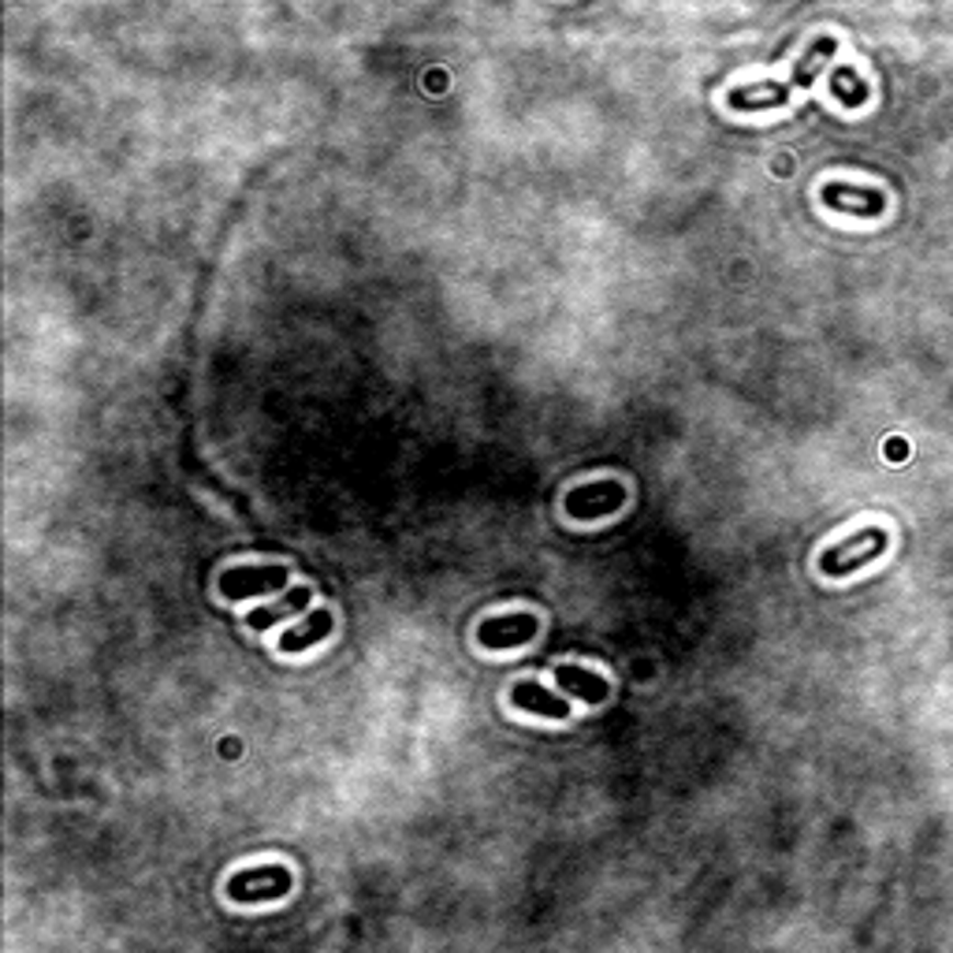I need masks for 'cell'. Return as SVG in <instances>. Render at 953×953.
<instances>
[{"label":"cell","instance_id":"6da1fadb","mask_svg":"<svg viewBox=\"0 0 953 953\" xmlns=\"http://www.w3.org/2000/svg\"><path fill=\"white\" fill-rule=\"evenodd\" d=\"M838 53V37L835 34H819L801 60L794 64V75L786 82H749V87H734L726 93V105L734 112H760V109H782L790 101V93L801 90V87H813L816 75L835 60Z\"/></svg>","mask_w":953,"mask_h":953},{"label":"cell","instance_id":"7a4b0ae2","mask_svg":"<svg viewBox=\"0 0 953 953\" xmlns=\"http://www.w3.org/2000/svg\"><path fill=\"white\" fill-rule=\"evenodd\" d=\"M886 544H890V536H886V530H880V525L856 530L853 536H846L842 544L827 547V552L819 555V574H824V578H849L853 570L880 559Z\"/></svg>","mask_w":953,"mask_h":953},{"label":"cell","instance_id":"3957f363","mask_svg":"<svg viewBox=\"0 0 953 953\" xmlns=\"http://www.w3.org/2000/svg\"><path fill=\"white\" fill-rule=\"evenodd\" d=\"M291 872L283 864H261V867H247V872L231 875L228 880V898L239 905H253V901H276L283 894H291Z\"/></svg>","mask_w":953,"mask_h":953},{"label":"cell","instance_id":"277c9868","mask_svg":"<svg viewBox=\"0 0 953 953\" xmlns=\"http://www.w3.org/2000/svg\"><path fill=\"white\" fill-rule=\"evenodd\" d=\"M563 507H566V514L578 518V522L608 518V514H615L619 507H626V485H622V480H597V485L570 488V492L563 496Z\"/></svg>","mask_w":953,"mask_h":953},{"label":"cell","instance_id":"5b68a950","mask_svg":"<svg viewBox=\"0 0 953 953\" xmlns=\"http://www.w3.org/2000/svg\"><path fill=\"white\" fill-rule=\"evenodd\" d=\"M287 585V566L269 563V566H231L220 574V597L224 600H247L261 597V592L283 589Z\"/></svg>","mask_w":953,"mask_h":953},{"label":"cell","instance_id":"8992f818","mask_svg":"<svg viewBox=\"0 0 953 953\" xmlns=\"http://www.w3.org/2000/svg\"><path fill=\"white\" fill-rule=\"evenodd\" d=\"M536 629H541V622H536V615H525V611L522 615H496L477 626V640L480 648L499 653V648H518L525 645V640H533Z\"/></svg>","mask_w":953,"mask_h":953},{"label":"cell","instance_id":"52a82bcc","mask_svg":"<svg viewBox=\"0 0 953 953\" xmlns=\"http://www.w3.org/2000/svg\"><path fill=\"white\" fill-rule=\"evenodd\" d=\"M824 202L835 213H846V216H880L886 209V194L883 191L856 186V183H827L824 186Z\"/></svg>","mask_w":953,"mask_h":953},{"label":"cell","instance_id":"ba28073f","mask_svg":"<svg viewBox=\"0 0 953 953\" xmlns=\"http://www.w3.org/2000/svg\"><path fill=\"white\" fill-rule=\"evenodd\" d=\"M511 704L522 707V712H530V715H544V719H566V715H570L566 696L552 693V689H544L536 682H518L514 693H511Z\"/></svg>","mask_w":953,"mask_h":953},{"label":"cell","instance_id":"9c48e42d","mask_svg":"<svg viewBox=\"0 0 953 953\" xmlns=\"http://www.w3.org/2000/svg\"><path fill=\"white\" fill-rule=\"evenodd\" d=\"M555 682H559L566 696H581V701H589V704H603L611 696L608 678L597 674V671H585V667H570V663L559 667V671H555Z\"/></svg>","mask_w":953,"mask_h":953},{"label":"cell","instance_id":"30bf717a","mask_svg":"<svg viewBox=\"0 0 953 953\" xmlns=\"http://www.w3.org/2000/svg\"><path fill=\"white\" fill-rule=\"evenodd\" d=\"M336 629V615L332 611H314L302 626H291L287 634L280 637V653L283 656H298L306 653L309 645H317V640H325L328 634Z\"/></svg>","mask_w":953,"mask_h":953},{"label":"cell","instance_id":"8fae6325","mask_svg":"<svg viewBox=\"0 0 953 953\" xmlns=\"http://www.w3.org/2000/svg\"><path fill=\"white\" fill-rule=\"evenodd\" d=\"M309 597H314V592H309L306 585H298V589H291L283 600L265 603V608L253 611V615L247 619V626H250V629H258V634H261V629H269V626H276V622L291 619V615H298V611H306Z\"/></svg>","mask_w":953,"mask_h":953},{"label":"cell","instance_id":"7c38bea8","mask_svg":"<svg viewBox=\"0 0 953 953\" xmlns=\"http://www.w3.org/2000/svg\"><path fill=\"white\" fill-rule=\"evenodd\" d=\"M830 93H835L846 109H861L872 90H867V82L861 79L856 68H835L830 71Z\"/></svg>","mask_w":953,"mask_h":953},{"label":"cell","instance_id":"4fadbf2b","mask_svg":"<svg viewBox=\"0 0 953 953\" xmlns=\"http://www.w3.org/2000/svg\"><path fill=\"white\" fill-rule=\"evenodd\" d=\"M886 455H890V458H905V455H909V451H905V440H890V443H886Z\"/></svg>","mask_w":953,"mask_h":953}]
</instances>
